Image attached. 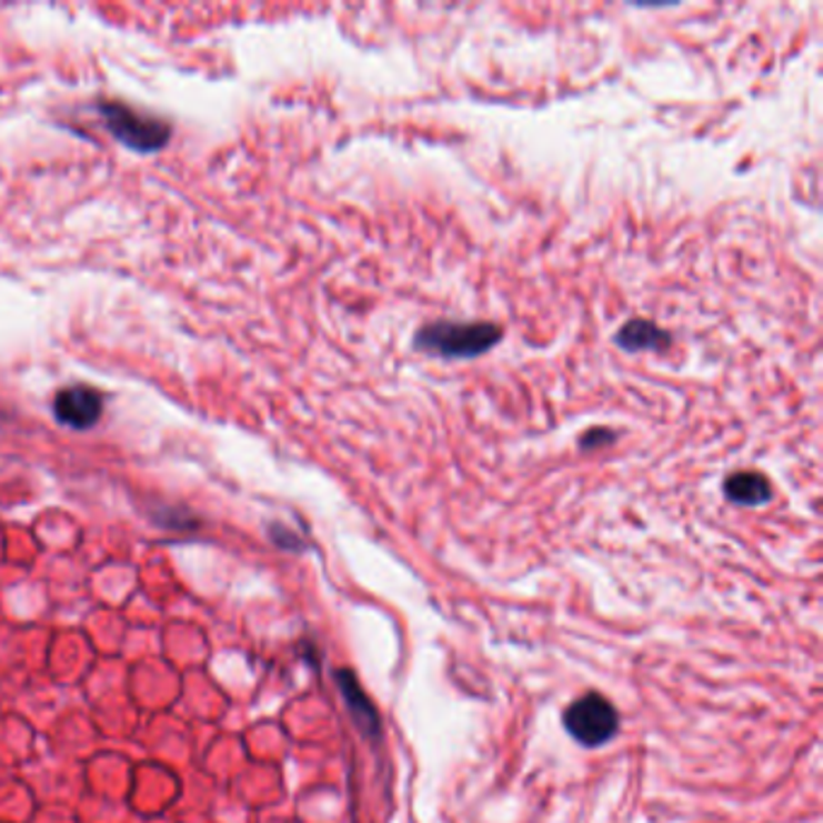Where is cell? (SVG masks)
Listing matches in <instances>:
<instances>
[{
	"mask_svg": "<svg viewBox=\"0 0 823 823\" xmlns=\"http://www.w3.org/2000/svg\"><path fill=\"white\" fill-rule=\"evenodd\" d=\"M616 341L628 351H654V348H664L672 339L664 329L648 322V319H633L619 331Z\"/></svg>",
	"mask_w": 823,
	"mask_h": 823,
	"instance_id": "8992f818",
	"label": "cell"
},
{
	"mask_svg": "<svg viewBox=\"0 0 823 823\" xmlns=\"http://www.w3.org/2000/svg\"><path fill=\"white\" fill-rule=\"evenodd\" d=\"M53 415L73 430H88L102 418V397L90 387H71L56 394Z\"/></svg>",
	"mask_w": 823,
	"mask_h": 823,
	"instance_id": "277c9868",
	"label": "cell"
},
{
	"mask_svg": "<svg viewBox=\"0 0 823 823\" xmlns=\"http://www.w3.org/2000/svg\"><path fill=\"white\" fill-rule=\"evenodd\" d=\"M102 114L107 129L114 133L123 145L141 152H152L167 145L172 136L170 123L141 114L121 102H102Z\"/></svg>",
	"mask_w": 823,
	"mask_h": 823,
	"instance_id": "7a4b0ae2",
	"label": "cell"
},
{
	"mask_svg": "<svg viewBox=\"0 0 823 823\" xmlns=\"http://www.w3.org/2000/svg\"><path fill=\"white\" fill-rule=\"evenodd\" d=\"M502 339V331L495 324L488 322H438L428 324L415 333V345L423 353L440 355V358H452V360H464V358H476Z\"/></svg>",
	"mask_w": 823,
	"mask_h": 823,
	"instance_id": "6da1fadb",
	"label": "cell"
},
{
	"mask_svg": "<svg viewBox=\"0 0 823 823\" xmlns=\"http://www.w3.org/2000/svg\"><path fill=\"white\" fill-rule=\"evenodd\" d=\"M724 495L736 505H763L771 500V483L759 471H736L724 481Z\"/></svg>",
	"mask_w": 823,
	"mask_h": 823,
	"instance_id": "5b68a950",
	"label": "cell"
},
{
	"mask_svg": "<svg viewBox=\"0 0 823 823\" xmlns=\"http://www.w3.org/2000/svg\"><path fill=\"white\" fill-rule=\"evenodd\" d=\"M565 730L584 746H599L619 730V713L604 695L588 693L565 710Z\"/></svg>",
	"mask_w": 823,
	"mask_h": 823,
	"instance_id": "3957f363",
	"label": "cell"
},
{
	"mask_svg": "<svg viewBox=\"0 0 823 823\" xmlns=\"http://www.w3.org/2000/svg\"><path fill=\"white\" fill-rule=\"evenodd\" d=\"M337 679H339V686H341V691L345 695L348 705H351V710L355 713L358 727H365V730L377 732V713H374V707L370 705V701L365 699V693L360 691L355 676L351 672H339Z\"/></svg>",
	"mask_w": 823,
	"mask_h": 823,
	"instance_id": "52a82bcc",
	"label": "cell"
}]
</instances>
